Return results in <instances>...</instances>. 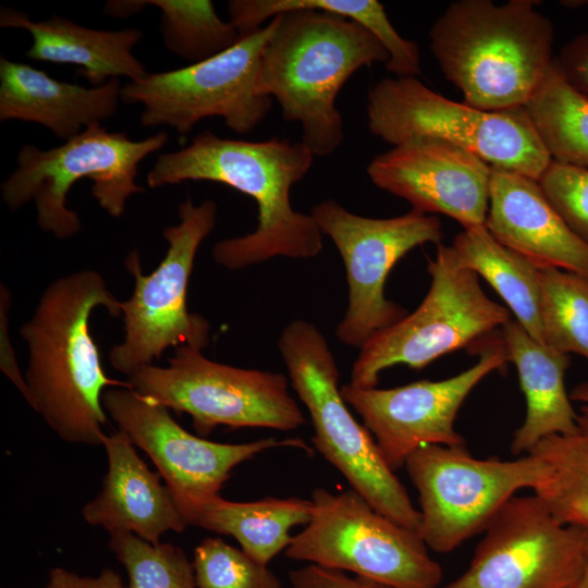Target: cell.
I'll use <instances>...</instances> for the list:
<instances>
[{
	"instance_id": "cell-1",
	"label": "cell",
	"mask_w": 588,
	"mask_h": 588,
	"mask_svg": "<svg viewBox=\"0 0 588 588\" xmlns=\"http://www.w3.org/2000/svg\"><path fill=\"white\" fill-rule=\"evenodd\" d=\"M340 0H232L230 22L243 36L279 16L260 68L262 91L275 99L284 120L297 122L314 156L343 143L336 98L359 69L385 64L389 54L364 26L339 14Z\"/></svg>"
},
{
	"instance_id": "cell-2",
	"label": "cell",
	"mask_w": 588,
	"mask_h": 588,
	"mask_svg": "<svg viewBox=\"0 0 588 588\" xmlns=\"http://www.w3.org/2000/svg\"><path fill=\"white\" fill-rule=\"evenodd\" d=\"M314 158L303 142L222 138L206 130L186 147L160 154L146 181L150 188L211 181L252 197L256 229L212 248L216 264L238 270L278 256L314 258L322 250L323 234L316 220L294 210L290 200L293 185L310 171Z\"/></svg>"
},
{
	"instance_id": "cell-3",
	"label": "cell",
	"mask_w": 588,
	"mask_h": 588,
	"mask_svg": "<svg viewBox=\"0 0 588 588\" xmlns=\"http://www.w3.org/2000/svg\"><path fill=\"white\" fill-rule=\"evenodd\" d=\"M121 316V301L103 277L90 269L62 275L42 292L30 318L20 327L27 347L25 380L32 408L65 442L102 445L108 415L102 404L109 378L89 331L93 311Z\"/></svg>"
},
{
	"instance_id": "cell-4",
	"label": "cell",
	"mask_w": 588,
	"mask_h": 588,
	"mask_svg": "<svg viewBox=\"0 0 588 588\" xmlns=\"http://www.w3.org/2000/svg\"><path fill=\"white\" fill-rule=\"evenodd\" d=\"M531 0L452 2L430 29L443 75L481 110L524 107L552 64L553 27Z\"/></svg>"
},
{
	"instance_id": "cell-5",
	"label": "cell",
	"mask_w": 588,
	"mask_h": 588,
	"mask_svg": "<svg viewBox=\"0 0 588 588\" xmlns=\"http://www.w3.org/2000/svg\"><path fill=\"white\" fill-rule=\"evenodd\" d=\"M278 347L309 413L319 453L377 512L418 532L419 511L341 394L338 364L324 335L313 323L295 319L282 330Z\"/></svg>"
},
{
	"instance_id": "cell-6",
	"label": "cell",
	"mask_w": 588,
	"mask_h": 588,
	"mask_svg": "<svg viewBox=\"0 0 588 588\" xmlns=\"http://www.w3.org/2000/svg\"><path fill=\"white\" fill-rule=\"evenodd\" d=\"M167 132L132 140L124 132H110L95 123L62 145L42 150L22 146L16 169L1 184V196L11 210L33 200L37 224L59 240L82 230L68 207V194L84 177L93 181L91 195L113 218L125 210L128 198L145 188L136 183L139 163L168 142Z\"/></svg>"
},
{
	"instance_id": "cell-7",
	"label": "cell",
	"mask_w": 588,
	"mask_h": 588,
	"mask_svg": "<svg viewBox=\"0 0 588 588\" xmlns=\"http://www.w3.org/2000/svg\"><path fill=\"white\" fill-rule=\"evenodd\" d=\"M369 131L396 146L407 138L446 140L493 168L538 181L552 159L524 107L487 111L451 100L417 77H387L368 93Z\"/></svg>"
},
{
	"instance_id": "cell-8",
	"label": "cell",
	"mask_w": 588,
	"mask_h": 588,
	"mask_svg": "<svg viewBox=\"0 0 588 588\" xmlns=\"http://www.w3.org/2000/svg\"><path fill=\"white\" fill-rule=\"evenodd\" d=\"M217 210L211 199L194 205L187 197L177 206L180 222L162 231L168 248L152 272L143 273L137 249L125 258L134 289L121 302L124 338L109 352L118 372L130 377L155 364L170 347L203 351L209 345L210 323L188 310L187 291L198 248L216 226Z\"/></svg>"
},
{
	"instance_id": "cell-9",
	"label": "cell",
	"mask_w": 588,
	"mask_h": 588,
	"mask_svg": "<svg viewBox=\"0 0 588 588\" xmlns=\"http://www.w3.org/2000/svg\"><path fill=\"white\" fill-rule=\"evenodd\" d=\"M429 291L412 314L372 335L360 348L351 384L375 388L395 365L421 369L461 348L478 347L510 320V311L489 298L478 274L465 267L454 247L439 244L428 259Z\"/></svg>"
},
{
	"instance_id": "cell-10",
	"label": "cell",
	"mask_w": 588,
	"mask_h": 588,
	"mask_svg": "<svg viewBox=\"0 0 588 588\" xmlns=\"http://www.w3.org/2000/svg\"><path fill=\"white\" fill-rule=\"evenodd\" d=\"M125 381L145 399L189 415L200 436L219 426L290 431L306 424L284 375L220 364L192 346L175 348L167 366L148 365Z\"/></svg>"
},
{
	"instance_id": "cell-11",
	"label": "cell",
	"mask_w": 588,
	"mask_h": 588,
	"mask_svg": "<svg viewBox=\"0 0 588 588\" xmlns=\"http://www.w3.org/2000/svg\"><path fill=\"white\" fill-rule=\"evenodd\" d=\"M311 501L310 520L285 549L289 559L395 588H441L442 569L417 531L377 512L354 490L317 488Z\"/></svg>"
},
{
	"instance_id": "cell-12",
	"label": "cell",
	"mask_w": 588,
	"mask_h": 588,
	"mask_svg": "<svg viewBox=\"0 0 588 588\" xmlns=\"http://www.w3.org/2000/svg\"><path fill=\"white\" fill-rule=\"evenodd\" d=\"M278 24L275 16L208 60L128 81L121 101L143 106L139 120L145 127L166 125L184 135L199 121L219 117L236 134H247L272 107L273 99L261 89L260 68Z\"/></svg>"
},
{
	"instance_id": "cell-13",
	"label": "cell",
	"mask_w": 588,
	"mask_h": 588,
	"mask_svg": "<svg viewBox=\"0 0 588 588\" xmlns=\"http://www.w3.org/2000/svg\"><path fill=\"white\" fill-rule=\"evenodd\" d=\"M404 466L419 494L418 534L428 548L442 553L485 530L518 490H534L544 473L531 454L480 460L466 445H425Z\"/></svg>"
},
{
	"instance_id": "cell-14",
	"label": "cell",
	"mask_w": 588,
	"mask_h": 588,
	"mask_svg": "<svg viewBox=\"0 0 588 588\" xmlns=\"http://www.w3.org/2000/svg\"><path fill=\"white\" fill-rule=\"evenodd\" d=\"M310 213L321 233L336 246L346 270L348 307L336 327V338L360 348L372 335L407 315L384 296L387 278L415 247L441 244L440 220L415 209L393 218H367L332 199L315 205Z\"/></svg>"
},
{
	"instance_id": "cell-15",
	"label": "cell",
	"mask_w": 588,
	"mask_h": 588,
	"mask_svg": "<svg viewBox=\"0 0 588 588\" xmlns=\"http://www.w3.org/2000/svg\"><path fill=\"white\" fill-rule=\"evenodd\" d=\"M586 528L560 523L537 495L511 498L485 529L469 567L441 588H574Z\"/></svg>"
},
{
	"instance_id": "cell-16",
	"label": "cell",
	"mask_w": 588,
	"mask_h": 588,
	"mask_svg": "<svg viewBox=\"0 0 588 588\" xmlns=\"http://www.w3.org/2000/svg\"><path fill=\"white\" fill-rule=\"evenodd\" d=\"M102 404L108 417L155 464L183 517L204 501L220 495L240 464L279 446L305 449L298 438H265L245 443H220L192 434L170 411L128 387H110Z\"/></svg>"
},
{
	"instance_id": "cell-17",
	"label": "cell",
	"mask_w": 588,
	"mask_h": 588,
	"mask_svg": "<svg viewBox=\"0 0 588 588\" xmlns=\"http://www.w3.org/2000/svg\"><path fill=\"white\" fill-rule=\"evenodd\" d=\"M477 352L479 359L474 366L448 379L390 389L341 387L344 401L363 418L393 471L421 446L466 445L454 429L458 409L486 376L510 363L501 333L489 336Z\"/></svg>"
},
{
	"instance_id": "cell-18",
	"label": "cell",
	"mask_w": 588,
	"mask_h": 588,
	"mask_svg": "<svg viewBox=\"0 0 588 588\" xmlns=\"http://www.w3.org/2000/svg\"><path fill=\"white\" fill-rule=\"evenodd\" d=\"M366 171L378 188L405 199L412 209L445 215L464 229L485 225L492 167L460 146L411 137L375 156Z\"/></svg>"
},
{
	"instance_id": "cell-19",
	"label": "cell",
	"mask_w": 588,
	"mask_h": 588,
	"mask_svg": "<svg viewBox=\"0 0 588 588\" xmlns=\"http://www.w3.org/2000/svg\"><path fill=\"white\" fill-rule=\"evenodd\" d=\"M485 226L539 269L558 268L588 279V244L555 211L538 181L492 167Z\"/></svg>"
},
{
	"instance_id": "cell-20",
	"label": "cell",
	"mask_w": 588,
	"mask_h": 588,
	"mask_svg": "<svg viewBox=\"0 0 588 588\" xmlns=\"http://www.w3.org/2000/svg\"><path fill=\"white\" fill-rule=\"evenodd\" d=\"M102 446L108 469L99 493L82 510L86 523L109 534L122 531L159 543L168 531L182 532L187 525L159 473L140 458L128 437L118 430L107 434Z\"/></svg>"
},
{
	"instance_id": "cell-21",
	"label": "cell",
	"mask_w": 588,
	"mask_h": 588,
	"mask_svg": "<svg viewBox=\"0 0 588 588\" xmlns=\"http://www.w3.org/2000/svg\"><path fill=\"white\" fill-rule=\"evenodd\" d=\"M118 78L96 87L62 82L28 64L0 58V121L20 120L47 127L69 140L111 119L121 101Z\"/></svg>"
},
{
	"instance_id": "cell-22",
	"label": "cell",
	"mask_w": 588,
	"mask_h": 588,
	"mask_svg": "<svg viewBox=\"0 0 588 588\" xmlns=\"http://www.w3.org/2000/svg\"><path fill=\"white\" fill-rule=\"evenodd\" d=\"M0 26L29 33L32 44L25 52L29 59L76 65L94 87L120 76L138 81L148 74L132 52L143 38L139 28L94 29L59 15L33 21L26 13L4 7Z\"/></svg>"
},
{
	"instance_id": "cell-23",
	"label": "cell",
	"mask_w": 588,
	"mask_h": 588,
	"mask_svg": "<svg viewBox=\"0 0 588 588\" xmlns=\"http://www.w3.org/2000/svg\"><path fill=\"white\" fill-rule=\"evenodd\" d=\"M500 333L526 399L525 420L511 443L512 453L519 455L547 437L576 430L578 413L564 381L569 355L536 341L516 320L510 319Z\"/></svg>"
},
{
	"instance_id": "cell-24",
	"label": "cell",
	"mask_w": 588,
	"mask_h": 588,
	"mask_svg": "<svg viewBox=\"0 0 588 588\" xmlns=\"http://www.w3.org/2000/svg\"><path fill=\"white\" fill-rule=\"evenodd\" d=\"M313 501L296 497H267L237 502L213 497L187 511V525L233 537L256 562L268 565L293 537L292 528L310 520Z\"/></svg>"
},
{
	"instance_id": "cell-25",
	"label": "cell",
	"mask_w": 588,
	"mask_h": 588,
	"mask_svg": "<svg viewBox=\"0 0 588 588\" xmlns=\"http://www.w3.org/2000/svg\"><path fill=\"white\" fill-rule=\"evenodd\" d=\"M452 246L461 262L495 290L527 333L544 344L539 268L499 243L485 225L464 229Z\"/></svg>"
},
{
	"instance_id": "cell-26",
	"label": "cell",
	"mask_w": 588,
	"mask_h": 588,
	"mask_svg": "<svg viewBox=\"0 0 588 588\" xmlns=\"http://www.w3.org/2000/svg\"><path fill=\"white\" fill-rule=\"evenodd\" d=\"M527 454L544 468L534 493L560 523L588 528V415L579 412L575 431L547 437Z\"/></svg>"
},
{
	"instance_id": "cell-27",
	"label": "cell",
	"mask_w": 588,
	"mask_h": 588,
	"mask_svg": "<svg viewBox=\"0 0 588 588\" xmlns=\"http://www.w3.org/2000/svg\"><path fill=\"white\" fill-rule=\"evenodd\" d=\"M524 108L553 161L588 169V98L564 79L554 61Z\"/></svg>"
},
{
	"instance_id": "cell-28",
	"label": "cell",
	"mask_w": 588,
	"mask_h": 588,
	"mask_svg": "<svg viewBox=\"0 0 588 588\" xmlns=\"http://www.w3.org/2000/svg\"><path fill=\"white\" fill-rule=\"evenodd\" d=\"M160 10L164 46L193 63L208 60L236 45L241 35L222 21L210 0H149Z\"/></svg>"
},
{
	"instance_id": "cell-29",
	"label": "cell",
	"mask_w": 588,
	"mask_h": 588,
	"mask_svg": "<svg viewBox=\"0 0 588 588\" xmlns=\"http://www.w3.org/2000/svg\"><path fill=\"white\" fill-rule=\"evenodd\" d=\"M539 273L544 344L588 359V279L558 268Z\"/></svg>"
},
{
	"instance_id": "cell-30",
	"label": "cell",
	"mask_w": 588,
	"mask_h": 588,
	"mask_svg": "<svg viewBox=\"0 0 588 588\" xmlns=\"http://www.w3.org/2000/svg\"><path fill=\"white\" fill-rule=\"evenodd\" d=\"M109 535V547L126 571L127 588H197L193 562L182 548L128 532Z\"/></svg>"
},
{
	"instance_id": "cell-31",
	"label": "cell",
	"mask_w": 588,
	"mask_h": 588,
	"mask_svg": "<svg viewBox=\"0 0 588 588\" xmlns=\"http://www.w3.org/2000/svg\"><path fill=\"white\" fill-rule=\"evenodd\" d=\"M197 588H281L278 576L220 538H205L194 550Z\"/></svg>"
},
{
	"instance_id": "cell-32",
	"label": "cell",
	"mask_w": 588,
	"mask_h": 588,
	"mask_svg": "<svg viewBox=\"0 0 588 588\" xmlns=\"http://www.w3.org/2000/svg\"><path fill=\"white\" fill-rule=\"evenodd\" d=\"M538 184L568 228L588 244V169L552 160Z\"/></svg>"
},
{
	"instance_id": "cell-33",
	"label": "cell",
	"mask_w": 588,
	"mask_h": 588,
	"mask_svg": "<svg viewBox=\"0 0 588 588\" xmlns=\"http://www.w3.org/2000/svg\"><path fill=\"white\" fill-rule=\"evenodd\" d=\"M291 588H395L345 572L309 564L290 573Z\"/></svg>"
},
{
	"instance_id": "cell-34",
	"label": "cell",
	"mask_w": 588,
	"mask_h": 588,
	"mask_svg": "<svg viewBox=\"0 0 588 588\" xmlns=\"http://www.w3.org/2000/svg\"><path fill=\"white\" fill-rule=\"evenodd\" d=\"M553 61L564 79L588 98V30L569 40Z\"/></svg>"
},
{
	"instance_id": "cell-35",
	"label": "cell",
	"mask_w": 588,
	"mask_h": 588,
	"mask_svg": "<svg viewBox=\"0 0 588 588\" xmlns=\"http://www.w3.org/2000/svg\"><path fill=\"white\" fill-rule=\"evenodd\" d=\"M11 296L9 290L1 284L0 292V327H1V359L0 366L1 370L9 377V379L15 384L19 389L25 401L32 407L33 400L27 387L25 377L22 376V372L19 368L17 362L15 359L13 347L9 341L8 333V310L10 307Z\"/></svg>"
},
{
	"instance_id": "cell-36",
	"label": "cell",
	"mask_w": 588,
	"mask_h": 588,
	"mask_svg": "<svg viewBox=\"0 0 588 588\" xmlns=\"http://www.w3.org/2000/svg\"><path fill=\"white\" fill-rule=\"evenodd\" d=\"M46 588H127L121 576L105 568L97 576H81L63 567H54L48 575Z\"/></svg>"
},
{
	"instance_id": "cell-37",
	"label": "cell",
	"mask_w": 588,
	"mask_h": 588,
	"mask_svg": "<svg viewBox=\"0 0 588 588\" xmlns=\"http://www.w3.org/2000/svg\"><path fill=\"white\" fill-rule=\"evenodd\" d=\"M144 7H146V1H108L105 5V12L108 15L126 17L132 14H136Z\"/></svg>"
},
{
	"instance_id": "cell-38",
	"label": "cell",
	"mask_w": 588,
	"mask_h": 588,
	"mask_svg": "<svg viewBox=\"0 0 588 588\" xmlns=\"http://www.w3.org/2000/svg\"><path fill=\"white\" fill-rule=\"evenodd\" d=\"M571 400L579 403V412L588 415V382L575 387L569 395Z\"/></svg>"
},
{
	"instance_id": "cell-39",
	"label": "cell",
	"mask_w": 588,
	"mask_h": 588,
	"mask_svg": "<svg viewBox=\"0 0 588 588\" xmlns=\"http://www.w3.org/2000/svg\"><path fill=\"white\" fill-rule=\"evenodd\" d=\"M576 588H588V528H586V550L584 567Z\"/></svg>"
},
{
	"instance_id": "cell-40",
	"label": "cell",
	"mask_w": 588,
	"mask_h": 588,
	"mask_svg": "<svg viewBox=\"0 0 588 588\" xmlns=\"http://www.w3.org/2000/svg\"><path fill=\"white\" fill-rule=\"evenodd\" d=\"M574 588H576V587H574Z\"/></svg>"
}]
</instances>
